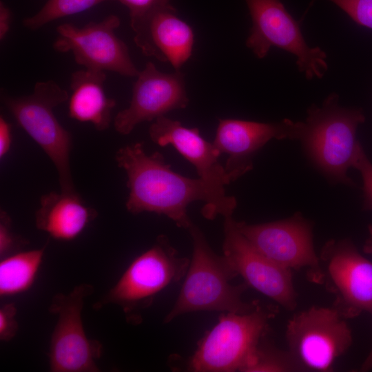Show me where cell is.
Instances as JSON below:
<instances>
[{
  "label": "cell",
  "instance_id": "cell-1",
  "mask_svg": "<svg viewBox=\"0 0 372 372\" xmlns=\"http://www.w3.org/2000/svg\"><path fill=\"white\" fill-rule=\"evenodd\" d=\"M115 158L127 174L129 196L125 206L132 214H163L178 227L187 229L192 223L187 207L194 201L205 203L201 213L209 220L218 215L232 216L237 206L236 198L227 196L225 188L176 173L160 152L147 154L143 143L120 148Z\"/></svg>",
  "mask_w": 372,
  "mask_h": 372
},
{
  "label": "cell",
  "instance_id": "cell-2",
  "mask_svg": "<svg viewBox=\"0 0 372 372\" xmlns=\"http://www.w3.org/2000/svg\"><path fill=\"white\" fill-rule=\"evenodd\" d=\"M193 242V253L179 295L164 319L169 323L185 313L201 311L247 313L256 309L258 300L246 302L242 294L248 285H234L238 276L223 256L209 245L201 230L192 223L187 229Z\"/></svg>",
  "mask_w": 372,
  "mask_h": 372
},
{
  "label": "cell",
  "instance_id": "cell-3",
  "mask_svg": "<svg viewBox=\"0 0 372 372\" xmlns=\"http://www.w3.org/2000/svg\"><path fill=\"white\" fill-rule=\"evenodd\" d=\"M2 101L18 125L39 145L54 165L61 192H76L72 177V136L56 118L54 110L69 95L55 81L37 82L32 94L2 95Z\"/></svg>",
  "mask_w": 372,
  "mask_h": 372
},
{
  "label": "cell",
  "instance_id": "cell-4",
  "mask_svg": "<svg viewBox=\"0 0 372 372\" xmlns=\"http://www.w3.org/2000/svg\"><path fill=\"white\" fill-rule=\"evenodd\" d=\"M276 313L273 307L260 304L247 313L225 312L198 343L187 362L188 371H242Z\"/></svg>",
  "mask_w": 372,
  "mask_h": 372
},
{
  "label": "cell",
  "instance_id": "cell-5",
  "mask_svg": "<svg viewBox=\"0 0 372 372\" xmlns=\"http://www.w3.org/2000/svg\"><path fill=\"white\" fill-rule=\"evenodd\" d=\"M335 94L329 96L322 107L308 110L300 140L309 155L327 174L351 183L347 176L353 165L359 143L355 139L358 125L365 117L361 110L341 107Z\"/></svg>",
  "mask_w": 372,
  "mask_h": 372
},
{
  "label": "cell",
  "instance_id": "cell-6",
  "mask_svg": "<svg viewBox=\"0 0 372 372\" xmlns=\"http://www.w3.org/2000/svg\"><path fill=\"white\" fill-rule=\"evenodd\" d=\"M189 265V260L180 256L168 238L161 235L149 249L134 259L96 308L115 304L123 309L127 320H140L138 314L151 305L159 292L185 276Z\"/></svg>",
  "mask_w": 372,
  "mask_h": 372
},
{
  "label": "cell",
  "instance_id": "cell-7",
  "mask_svg": "<svg viewBox=\"0 0 372 372\" xmlns=\"http://www.w3.org/2000/svg\"><path fill=\"white\" fill-rule=\"evenodd\" d=\"M334 307L312 306L287 322L289 351L304 371L329 372L353 342L352 331Z\"/></svg>",
  "mask_w": 372,
  "mask_h": 372
},
{
  "label": "cell",
  "instance_id": "cell-8",
  "mask_svg": "<svg viewBox=\"0 0 372 372\" xmlns=\"http://www.w3.org/2000/svg\"><path fill=\"white\" fill-rule=\"evenodd\" d=\"M245 1L252 22L246 46L257 58H265L276 47L297 58L298 68L307 79L323 76L328 68L326 53L319 47L307 44L299 22L281 0Z\"/></svg>",
  "mask_w": 372,
  "mask_h": 372
},
{
  "label": "cell",
  "instance_id": "cell-9",
  "mask_svg": "<svg viewBox=\"0 0 372 372\" xmlns=\"http://www.w3.org/2000/svg\"><path fill=\"white\" fill-rule=\"evenodd\" d=\"M93 287L81 284L68 294H56L49 311L57 316L49 352L52 372H96V360L102 344L87 338L81 319L84 300L93 293Z\"/></svg>",
  "mask_w": 372,
  "mask_h": 372
},
{
  "label": "cell",
  "instance_id": "cell-10",
  "mask_svg": "<svg viewBox=\"0 0 372 372\" xmlns=\"http://www.w3.org/2000/svg\"><path fill=\"white\" fill-rule=\"evenodd\" d=\"M120 24V19L114 14L80 28L62 23L56 28L53 48L59 52H70L76 63L85 69L137 76L140 71L130 57L127 45L116 34Z\"/></svg>",
  "mask_w": 372,
  "mask_h": 372
},
{
  "label": "cell",
  "instance_id": "cell-11",
  "mask_svg": "<svg viewBox=\"0 0 372 372\" xmlns=\"http://www.w3.org/2000/svg\"><path fill=\"white\" fill-rule=\"evenodd\" d=\"M320 262L322 284L334 297L333 307L345 319L372 313V262L349 240L330 241Z\"/></svg>",
  "mask_w": 372,
  "mask_h": 372
},
{
  "label": "cell",
  "instance_id": "cell-12",
  "mask_svg": "<svg viewBox=\"0 0 372 372\" xmlns=\"http://www.w3.org/2000/svg\"><path fill=\"white\" fill-rule=\"evenodd\" d=\"M238 231L260 252L290 270L307 269L310 281L322 284L320 258L311 226L300 215L286 220L250 225L235 220Z\"/></svg>",
  "mask_w": 372,
  "mask_h": 372
},
{
  "label": "cell",
  "instance_id": "cell-13",
  "mask_svg": "<svg viewBox=\"0 0 372 372\" xmlns=\"http://www.w3.org/2000/svg\"><path fill=\"white\" fill-rule=\"evenodd\" d=\"M223 255L238 276L258 292L287 310L297 306L291 270L271 260L256 249L238 231L232 216L225 218Z\"/></svg>",
  "mask_w": 372,
  "mask_h": 372
},
{
  "label": "cell",
  "instance_id": "cell-14",
  "mask_svg": "<svg viewBox=\"0 0 372 372\" xmlns=\"http://www.w3.org/2000/svg\"><path fill=\"white\" fill-rule=\"evenodd\" d=\"M136 77L129 107L120 111L114 119L116 131L123 135L132 132L141 123L154 121L174 110L184 109L189 103L185 74L180 70L163 73L148 61Z\"/></svg>",
  "mask_w": 372,
  "mask_h": 372
},
{
  "label": "cell",
  "instance_id": "cell-15",
  "mask_svg": "<svg viewBox=\"0 0 372 372\" xmlns=\"http://www.w3.org/2000/svg\"><path fill=\"white\" fill-rule=\"evenodd\" d=\"M304 123L284 119L259 123L220 118L214 145L220 154L228 155L225 168L234 180L252 169L251 156L272 138L300 139Z\"/></svg>",
  "mask_w": 372,
  "mask_h": 372
},
{
  "label": "cell",
  "instance_id": "cell-16",
  "mask_svg": "<svg viewBox=\"0 0 372 372\" xmlns=\"http://www.w3.org/2000/svg\"><path fill=\"white\" fill-rule=\"evenodd\" d=\"M133 31L134 43L143 54L169 63L175 71L192 54L193 29L177 16L172 5L154 12Z\"/></svg>",
  "mask_w": 372,
  "mask_h": 372
},
{
  "label": "cell",
  "instance_id": "cell-17",
  "mask_svg": "<svg viewBox=\"0 0 372 372\" xmlns=\"http://www.w3.org/2000/svg\"><path fill=\"white\" fill-rule=\"evenodd\" d=\"M150 138L156 144L173 146L196 168L199 178L220 188L234 179L218 161L221 155L213 143L206 141L197 127L189 128L176 120L162 116L149 128Z\"/></svg>",
  "mask_w": 372,
  "mask_h": 372
},
{
  "label": "cell",
  "instance_id": "cell-18",
  "mask_svg": "<svg viewBox=\"0 0 372 372\" xmlns=\"http://www.w3.org/2000/svg\"><path fill=\"white\" fill-rule=\"evenodd\" d=\"M96 214L76 192H50L40 198L35 223L52 238L68 241L79 236Z\"/></svg>",
  "mask_w": 372,
  "mask_h": 372
},
{
  "label": "cell",
  "instance_id": "cell-19",
  "mask_svg": "<svg viewBox=\"0 0 372 372\" xmlns=\"http://www.w3.org/2000/svg\"><path fill=\"white\" fill-rule=\"evenodd\" d=\"M105 80L103 71L85 69L72 74V92L68 99V114L71 118L90 123L98 131L109 127L116 102L107 96Z\"/></svg>",
  "mask_w": 372,
  "mask_h": 372
},
{
  "label": "cell",
  "instance_id": "cell-20",
  "mask_svg": "<svg viewBox=\"0 0 372 372\" xmlns=\"http://www.w3.org/2000/svg\"><path fill=\"white\" fill-rule=\"evenodd\" d=\"M44 248L17 253L0 262V296L23 293L34 283L44 256Z\"/></svg>",
  "mask_w": 372,
  "mask_h": 372
},
{
  "label": "cell",
  "instance_id": "cell-21",
  "mask_svg": "<svg viewBox=\"0 0 372 372\" xmlns=\"http://www.w3.org/2000/svg\"><path fill=\"white\" fill-rule=\"evenodd\" d=\"M260 340L247 360L242 371L245 372H293L304 371L288 351L276 347L265 338Z\"/></svg>",
  "mask_w": 372,
  "mask_h": 372
},
{
  "label": "cell",
  "instance_id": "cell-22",
  "mask_svg": "<svg viewBox=\"0 0 372 372\" xmlns=\"http://www.w3.org/2000/svg\"><path fill=\"white\" fill-rule=\"evenodd\" d=\"M107 1L114 0H48L39 12L25 18L23 24L30 30H37L51 21L84 12Z\"/></svg>",
  "mask_w": 372,
  "mask_h": 372
},
{
  "label": "cell",
  "instance_id": "cell-23",
  "mask_svg": "<svg viewBox=\"0 0 372 372\" xmlns=\"http://www.w3.org/2000/svg\"><path fill=\"white\" fill-rule=\"evenodd\" d=\"M125 6L129 10L132 30L156 10L170 6L172 0H114Z\"/></svg>",
  "mask_w": 372,
  "mask_h": 372
},
{
  "label": "cell",
  "instance_id": "cell-24",
  "mask_svg": "<svg viewBox=\"0 0 372 372\" xmlns=\"http://www.w3.org/2000/svg\"><path fill=\"white\" fill-rule=\"evenodd\" d=\"M327 1L337 6L358 25L372 30V0Z\"/></svg>",
  "mask_w": 372,
  "mask_h": 372
},
{
  "label": "cell",
  "instance_id": "cell-25",
  "mask_svg": "<svg viewBox=\"0 0 372 372\" xmlns=\"http://www.w3.org/2000/svg\"><path fill=\"white\" fill-rule=\"evenodd\" d=\"M353 167L360 172L363 181L364 208L372 210V163L359 143L354 156Z\"/></svg>",
  "mask_w": 372,
  "mask_h": 372
},
{
  "label": "cell",
  "instance_id": "cell-26",
  "mask_svg": "<svg viewBox=\"0 0 372 372\" xmlns=\"http://www.w3.org/2000/svg\"><path fill=\"white\" fill-rule=\"evenodd\" d=\"M17 308L13 303L3 305L0 309V339L9 341L16 335L19 326L16 320Z\"/></svg>",
  "mask_w": 372,
  "mask_h": 372
},
{
  "label": "cell",
  "instance_id": "cell-27",
  "mask_svg": "<svg viewBox=\"0 0 372 372\" xmlns=\"http://www.w3.org/2000/svg\"><path fill=\"white\" fill-rule=\"evenodd\" d=\"M0 218V255L4 257L14 249L19 241L11 231V220L8 214L1 211Z\"/></svg>",
  "mask_w": 372,
  "mask_h": 372
},
{
  "label": "cell",
  "instance_id": "cell-28",
  "mask_svg": "<svg viewBox=\"0 0 372 372\" xmlns=\"http://www.w3.org/2000/svg\"><path fill=\"white\" fill-rule=\"evenodd\" d=\"M11 125L2 116L0 117V158H3L9 152L12 144Z\"/></svg>",
  "mask_w": 372,
  "mask_h": 372
},
{
  "label": "cell",
  "instance_id": "cell-29",
  "mask_svg": "<svg viewBox=\"0 0 372 372\" xmlns=\"http://www.w3.org/2000/svg\"><path fill=\"white\" fill-rule=\"evenodd\" d=\"M12 13L10 8L1 1L0 2V39L3 40L11 25Z\"/></svg>",
  "mask_w": 372,
  "mask_h": 372
},
{
  "label": "cell",
  "instance_id": "cell-30",
  "mask_svg": "<svg viewBox=\"0 0 372 372\" xmlns=\"http://www.w3.org/2000/svg\"><path fill=\"white\" fill-rule=\"evenodd\" d=\"M369 229V238L365 241L363 247V250L366 254L372 256V225L368 226Z\"/></svg>",
  "mask_w": 372,
  "mask_h": 372
},
{
  "label": "cell",
  "instance_id": "cell-31",
  "mask_svg": "<svg viewBox=\"0 0 372 372\" xmlns=\"http://www.w3.org/2000/svg\"><path fill=\"white\" fill-rule=\"evenodd\" d=\"M372 315V313H371ZM372 369V349H371L369 353L366 356V359L363 362L360 371H368Z\"/></svg>",
  "mask_w": 372,
  "mask_h": 372
}]
</instances>
